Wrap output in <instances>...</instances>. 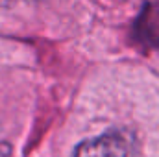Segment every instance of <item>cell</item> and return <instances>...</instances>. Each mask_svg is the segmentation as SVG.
<instances>
[{
    "mask_svg": "<svg viewBox=\"0 0 159 157\" xmlns=\"http://www.w3.org/2000/svg\"><path fill=\"white\" fill-rule=\"evenodd\" d=\"M70 157H131V144L124 133L107 131L80 142Z\"/></svg>",
    "mask_w": 159,
    "mask_h": 157,
    "instance_id": "obj_1",
    "label": "cell"
},
{
    "mask_svg": "<svg viewBox=\"0 0 159 157\" xmlns=\"http://www.w3.org/2000/svg\"><path fill=\"white\" fill-rule=\"evenodd\" d=\"M34 2H41V0H34Z\"/></svg>",
    "mask_w": 159,
    "mask_h": 157,
    "instance_id": "obj_2",
    "label": "cell"
},
{
    "mask_svg": "<svg viewBox=\"0 0 159 157\" xmlns=\"http://www.w3.org/2000/svg\"><path fill=\"white\" fill-rule=\"evenodd\" d=\"M0 2H6V0H0Z\"/></svg>",
    "mask_w": 159,
    "mask_h": 157,
    "instance_id": "obj_3",
    "label": "cell"
}]
</instances>
